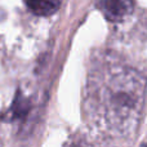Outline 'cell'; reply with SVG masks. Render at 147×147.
Returning <instances> with one entry per match:
<instances>
[{
	"mask_svg": "<svg viewBox=\"0 0 147 147\" xmlns=\"http://www.w3.org/2000/svg\"><path fill=\"white\" fill-rule=\"evenodd\" d=\"M27 8L38 16H51L59 9L62 0H23Z\"/></svg>",
	"mask_w": 147,
	"mask_h": 147,
	"instance_id": "3957f363",
	"label": "cell"
},
{
	"mask_svg": "<svg viewBox=\"0 0 147 147\" xmlns=\"http://www.w3.org/2000/svg\"><path fill=\"white\" fill-rule=\"evenodd\" d=\"M97 7L111 22H121L132 14L134 0H97Z\"/></svg>",
	"mask_w": 147,
	"mask_h": 147,
	"instance_id": "7a4b0ae2",
	"label": "cell"
},
{
	"mask_svg": "<svg viewBox=\"0 0 147 147\" xmlns=\"http://www.w3.org/2000/svg\"><path fill=\"white\" fill-rule=\"evenodd\" d=\"M146 80L129 67H115L102 90V106L109 125L120 132L137 124L143 107Z\"/></svg>",
	"mask_w": 147,
	"mask_h": 147,
	"instance_id": "6da1fadb",
	"label": "cell"
},
{
	"mask_svg": "<svg viewBox=\"0 0 147 147\" xmlns=\"http://www.w3.org/2000/svg\"><path fill=\"white\" fill-rule=\"evenodd\" d=\"M0 147H3V146H1V141H0Z\"/></svg>",
	"mask_w": 147,
	"mask_h": 147,
	"instance_id": "5b68a950",
	"label": "cell"
},
{
	"mask_svg": "<svg viewBox=\"0 0 147 147\" xmlns=\"http://www.w3.org/2000/svg\"><path fill=\"white\" fill-rule=\"evenodd\" d=\"M145 147H147V145H145Z\"/></svg>",
	"mask_w": 147,
	"mask_h": 147,
	"instance_id": "8992f818",
	"label": "cell"
},
{
	"mask_svg": "<svg viewBox=\"0 0 147 147\" xmlns=\"http://www.w3.org/2000/svg\"><path fill=\"white\" fill-rule=\"evenodd\" d=\"M27 109H28V101L18 93L17 98H16L13 107H12V116L16 117V119L25 116L27 114Z\"/></svg>",
	"mask_w": 147,
	"mask_h": 147,
	"instance_id": "277c9868",
	"label": "cell"
}]
</instances>
